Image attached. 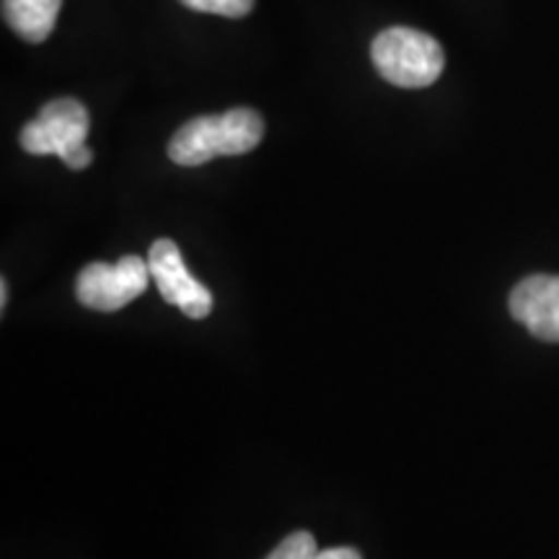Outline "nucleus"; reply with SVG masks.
<instances>
[{
	"mask_svg": "<svg viewBox=\"0 0 559 559\" xmlns=\"http://www.w3.org/2000/svg\"><path fill=\"white\" fill-rule=\"evenodd\" d=\"M5 304H9V283H0V309H5Z\"/></svg>",
	"mask_w": 559,
	"mask_h": 559,
	"instance_id": "obj_11",
	"label": "nucleus"
},
{
	"mask_svg": "<svg viewBox=\"0 0 559 559\" xmlns=\"http://www.w3.org/2000/svg\"><path fill=\"white\" fill-rule=\"evenodd\" d=\"M62 0H3V19L24 41L39 45L58 24Z\"/></svg>",
	"mask_w": 559,
	"mask_h": 559,
	"instance_id": "obj_7",
	"label": "nucleus"
},
{
	"mask_svg": "<svg viewBox=\"0 0 559 559\" xmlns=\"http://www.w3.org/2000/svg\"><path fill=\"white\" fill-rule=\"evenodd\" d=\"M510 313L544 342H559V275H531L508 298Z\"/></svg>",
	"mask_w": 559,
	"mask_h": 559,
	"instance_id": "obj_6",
	"label": "nucleus"
},
{
	"mask_svg": "<svg viewBox=\"0 0 559 559\" xmlns=\"http://www.w3.org/2000/svg\"><path fill=\"white\" fill-rule=\"evenodd\" d=\"M262 138L264 122L254 109H228L181 124L169 140V158L177 166H202L221 156H243L254 151Z\"/></svg>",
	"mask_w": 559,
	"mask_h": 559,
	"instance_id": "obj_1",
	"label": "nucleus"
},
{
	"mask_svg": "<svg viewBox=\"0 0 559 559\" xmlns=\"http://www.w3.org/2000/svg\"><path fill=\"white\" fill-rule=\"evenodd\" d=\"M319 544L309 531H296L270 551L267 559H317Z\"/></svg>",
	"mask_w": 559,
	"mask_h": 559,
	"instance_id": "obj_8",
	"label": "nucleus"
},
{
	"mask_svg": "<svg viewBox=\"0 0 559 559\" xmlns=\"http://www.w3.org/2000/svg\"><path fill=\"white\" fill-rule=\"evenodd\" d=\"M370 60L381 79L400 88H425L440 79L445 68L443 47L430 34L391 26L370 45Z\"/></svg>",
	"mask_w": 559,
	"mask_h": 559,
	"instance_id": "obj_2",
	"label": "nucleus"
},
{
	"mask_svg": "<svg viewBox=\"0 0 559 559\" xmlns=\"http://www.w3.org/2000/svg\"><path fill=\"white\" fill-rule=\"evenodd\" d=\"M148 267L151 277L156 280L160 296L166 304L177 306V309L190 319H205L213 311V296L198 277L187 270L181 251L171 239L153 241L148 251Z\"/></svg>",
	"mask_w": 559,
	"mask_h": 559,
	"instance_id": "obj_5",
	"label": "nucleus"
},
{
	"mask_svg": "<svg viewBox=\"0 0 559 559\" xmlns=\"http://www.w3.org/2000/svg\"><path fill=\"white\" fill-rule=\"evenodd\" d=\"M151 283L148 262L140 260L135 254L122 257L117 264L94 262L81 270L75 280V298L86 309L111 313L120 311L132 300L143 296Z\"/></svg>",
	"mask_w": 559,
	"mask_h": 559,
	"instance_id": "obj_4",
	"label": "nucleus"
},
{
	"mask_svg": "<svg viewBox=\"0 0 559 559\" xmlns=\"http://www.w3.org/2000/svg\"><path fill=\"white\" fill-rule=\"evenodd\" d=\"M317 559H362L358 549L353 547H332V549H319Z\"/></svg>",
	"mask_w": 559,
	"mask_h": 559,
	"instance_id": "obj_10",
	"label": "nucleus"
},
{
	"mask_svg": "<svg viewBox=\"0 0 559 559\" xmlns=\"http://www.w3.org/2000/svg\"><path fill=\"white\" fill-rule=\"evenodd\" d=\"M187 9L200 11V13H215V16L226 19H241L251 13L257 0H179Z\"/></svg>",
	"mask_w": 559,
	"mask_h": 559,
	"instance_id": "obj_9",
	"label": "nucleus"
},
{
	"mask_svg": "<svg viewBox=\"0 0 559 559\" xmlns=\"http://www.w3.org/2000/svg\"><path fill=\"white\" fill-rule=\"evenodd\" d=\"M91 130L88 109L79 99L45 104L34 120L21 130V148L32 156H60L68 169H86L94 160L86 138Z\"/></svg>",
	"mask_w": 559,
	"mask_h": 559,
	"instance_id": "obj_3",
	"label": "nucleus"
}]
</instances>
